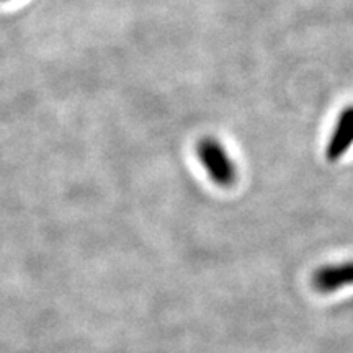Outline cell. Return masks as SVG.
<instances>
[{
	"instance_id": "6da1fadb",
	"label": "cell",
	"mask_w": 353,
	"mask_h": 353,
	"mask_svg": "<svg viewBox=\"0 0 353 353\" xmlns=\"http://www.w3.org/2000/svg\"><path fill=\"white\" fill-rule=\"evenodd\" d=\"M196 156L214 185L231 188L237 182V167L223 143L211 136L198 141Z\"/></svg>"
},
{
	"instance_id": "277c9868",
	"label": "cell",
	"mask_w": 353,
	"mask_h": 353,
	"mask_svg": "<svg viewBox=\"0 0 353 353\" xmlns=\"http://www.w3.org/2000/svg\"><path fill=\"white\" fill-rule=\"evenodd\" d=\"M2 2H6V0H2Z\"/></svg>"
},
{
	"instance_id": "3957f363",
	"label": "cell",
	"mask_w": 353,
	"mask_h": 353,
	"mask_svg": "<svg viewBox=\"0 0 353 353\" xmlns=\"http://www.w3.org/2000/svg\"><path fill=\"white\" fill-rule=\"evenodd\" d=\"M353 145V105L342 110L325 144V161L330 164L342 161Z\"/></svg>"
},
{
	"instance_id": "7a4b0ae2",
	"label": "cell",
	"mask_w": 353,
	"mask_h": 353,
	"mask_svg": "<svg viewBox=\"0 0 353 353\" xmlns=\"http://www.w3.org/2000/svg\"><path fill=\"white\" fill-rule=\"evenodd\" d=\"M312 288L317 293L330 294L353 285V260H345L341 263L324 265L312 273Z\"/></svg>"
}]
</instances>
